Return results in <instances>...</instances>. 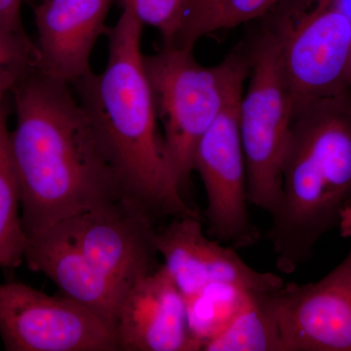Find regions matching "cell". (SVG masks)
<instances>
[{"label": "cell", "instance_id": "9a60e30c", "mask_svg": "<svg viewBox=\"0 0 351 351\" xmlns=\"http://www.w3.org/2000/svg\"><path fill=\"white\" fill-rule=\"evenodd\" d=\"M271 292L247 293L232 317L203 350L282 351Z\"/></svg>", "mask_w": 351, "mask_h": 351}, {"label": "cell", "instance_id": "3957f363", "mask_svg": "<svg viewBox=\"0 0 351 351\" xmlns=\"http://www.w3.org/2000/svg\"><path fill=\"white\" fill-rule=\"evenodd\" d=\"M351 207V90L294 108L282 191L267 239L282 274L297 271Z\"/></svg>", "mask_w": 351, "mask_h": 351}, {"label": "cell", "instance_id": "8fae6325", "mask_svg": "<svg viewBox=\"0 0 351 351\" xmlns=\"http://www.w3.org/2000/svg\"><path fill=\"white\" fill-rule=\"evenodd\" d=\"M154 244L184 300L215 286L262 293L285 284L280 276L252 269L237 249L208 237L201 217L171 219L169 223L156 228Z\"/></svg>", "mask_w": 351, "mask_h": 351}, {"label": "cell", "instance_id": "5b68a950", "mask_svg": "<svg viewBox=\"0 0 351 351\" xmlns=\"http://www.w3.org/2000/svg\"><path fill=\"white\" fill-rule=\"evenodd\" d=\"M260 20L294 108L350 91L351 23L343 14L325 0H284Z\"/></svg>", "mask_w": 351, "mask_h": 351}, {"label": "cell", "instance_id": "d4e9b609", "mask_svg": "<svg viewBox=\"0 0 351 351\" xmlns=\"http://www.w3.org/2000/svg\"><path fill=\"white\" fill-rule=\"evenodd\" d=\"M29 1H32V2H38H38H39V1H41V0H29Z\"/></svg>", "mask_w": 351, "mask_h": 351}, {"label": "cell", "instance_id": "7402d4cb", "mask_svg": "<svg viewBox=\"0 0 351 351\" xmlns=\"http://www.w3.org/2000/svg\"><path fill=\"white\" fill-rule=\"evenodd\" d=\"M23 0H0V25L23 36H27L23 24Z\"/></svg>", "mask_w": 351, "mask_h": 351}, {"label": "cell", "instance_id": "5bb4252c", "mask_svg": "<svg viewBox=\"0 0 351 351\" xmlns=\"http://www.w3.org/2000/svg\"><path fill=\"white\" fill-rule=\"evenodd\" d=\"M24 261L53 281L63 295L86 307L114 331L129 289L105 276L59 226L27 235Z\"/></svg>", "mask_w": 351, "mask_h": 351}, {"label": "cell", "instance_id": "e0dca14e", "mask_svg": "<svg viewBox=\"0 0 351 351\" xmlns=\"http://www.w3.org/2000/svg\"><path fill=\"white\" fill-rule=\"evenodd\" d=\"M247 293L250 292L230 286H215L184 300L189 330L200 343L201 350L226 326Z\"/></svg>", "mask_w": 351, "mask_h": 351}, {"label": "cell", "instance_id": "277c9868", "mask_svg": "<svg viewBox=\"0 0 351 351\" xmlns=\"http://www.w3.org/2000/svg\"><path fill=\"white\" fill-rule=\"evenodd\" d=\"M143 61L171 170L184 193L195 172L200 138L233 97L244 91L248 51L242 43L217 66H204L193 48L163 46Z\"/></svg>", "mask_w": 351, "mask_h": 351}, {"label": "cell", "instance_id": "ac0fdd59", "mask_svg": "<svg viewBox=\"0 0 351 351\" xmlns=\"http://www.w3.org/2000/svg\"><path fill=\"white\" fill-rule=\"evenodd\" d=\"M38 50L29 36L0 25V105L6 94L36 69Z\"/></svg>", "mask_w": 351, "mask_h": 351}, {"label": "cell", "instance_id": "ba28073f", "mask_svg": "<svg viewBox=\"0 0 351 351\" xmlns=\"http://www.w3.org/2000/svg\"><path fill=\"white\" fill-rule=\"evenodd\" d=\"M243 92L233 97L202 136L195 156V171L206 191L207 234L235 249L250 247L260 239L247 208V170L239 132Z\"/></svg>", "mask_w": 351, "mask_h": 351}, {"label": "cell", "instance_id": "8992f818", "mask_svg": "<svg viewBox=\"0 0 351 351\" xmlns=\"http://www.w3.org/2000/svg\"><path fill=\"white\" fill-rule=\"evenodd\" d=\"M244 43L250 60V82L240 100L239 132L248 200L272 215L282 191L283 161L294 103L269 32L260 25Z\"/></svg>", "mask_w": 351, "mask_h": 351}, {"label": "cell", "instance_id": "9c48e42d", "mask_svg": "<svg viewBox=\"0 0 351 351\" xmlns=\"http://www.w3.org/2000/svg\"><path fill=\"white\" fill-rule=\"evenodd\" d=\"M57 226L97 269L127 289L160 265L156 219L130 200L98 205Z\"/></svg>", "mask_w": 351, "mask_h": 351}, {"label": "cell", "instance_id": "603a6c76", "mask_svg": "<svg viewBox=\"0 0 351 351\" xmlns=\"http://www.w3.org/2000/svg\"><path fill=\"white\" fill-rule=\"evenodd\" d=\"M339 228V232L343 239H351V207L348 208L341 213Z\"/></svg>", "mask_w": 351, "mask_h": 351}, {"label": "cell", "instance_id": "cb8c5ba5", "mask_svg": "<svg viewBox=\"0 0 351 351\" xmlns=\"http://www.w3.org/2000/svg\"><path fill=\"white\" fill-rule=\"evenodd\" d=\"M325 1L343 14L351 23V0H325Z\"/></svg>", "mask_w": 351, "mask_h": 351}, {"label": "cell", "instance_id": "4fadbf2b", "mask_svg": "<svg viewBox=\"0 0 351 351\" xmlns=\"http://www.w3.org/2000/svg\"><path fill=\"white\" fill-rule=\"evenodd\" d=\"M113 0H41L34 6L36 69L73 85L91 71L90 58Z\"/></svg>", "mask_w": 351, "mask_h": 351}, {"label": "cell", "instance_id": "2e32d148", "mask_svg": "<svg viewBox=\"0 0 351 351\" xmlns=\"http://www.w3.org/2000/svg\"><path fill=\"white\" fill-rule=\"evenodd\" d=\"M20 209L19 182L3 101L0 105V267L7 270L17 269L24 262L27 235Z\"/></svg>", "mask_w": 351, "mask_h": 351}, {"label": "cell", "instance_id": "30bf717a", "mask_svg": "<svg viewBox=\"0 0 351 351\" xmlns=\"http://www.w3.org/2000/svg\"><path fill=\"white\" fill-rule=\"evenodd\" d=\"M282 351H351V249L317 282L270 293Z\"/></svg>", "mask_w": 351, "mask_h": 351}, {"label": "cell", "instance_id": "ffe728a7", "mask_svg": "<svg viewBox=\"0 0 351 351\" xmlns=\"http://www.w3.org/2000/svg\"><path fill=\"white\" fill-rule=\"evenodd\" d=\"M284 0H226L212 20L208 34L223 29H233L260 20Z\"/></svg>", "mask_w": 351, "mask_h": 351}, {"label": "cell", "instance_id": "7a4b0ae2", "mask_svg": "<svg viewBox=\"0 0 351 351\" xmlns=\"http://www.w3.org/2000/svg\"><path fill=\"white\" fill-rule=\"evenodd\" d=\"M144 25L123 7L107 29L108 61L73 83L112 159L126 197L157 219L201 217L184 200L171 170L144 69Z\"/></svg>", "mask_w": 351, "mask_h": 351}, {"label": "cell", "instance_id": "6da1fadb", "mask_svg": "<svg viewBox=\"0 0 351 351\" xmlns=\"http://www.w3.org/2000/svg\"><path fill=\"white\" fill-rule=\"evenodd\" d=\"M12 93L17 122L11 152L27 237L98 205L129 200L71 85L36 69Z\"/></svg>", "mask_w": 351, "mask_h": 351}, {"label": "cell", "instance_id": "52a82bcc", "mask_svg": "<svg viewBox=\"0 0 351 351\" xmlns=\"http://www.w3.org/2000/svg\"><path fill=\"white\" fill-rule=\"evenodd\" d=\"M0 337L9 351H114L113 329L66 295L0 284Z\"/></svg>", "mask_w": 351, "mask_h": 351}, {"label": "cell", "instance_id": "7c38bea8", "mask_svg": "<svg viewBox=\"0 0 351 351\" xmlns=\"http://www.w3.org/2000/svg\"><path fill=\"white\" fill-rule=\"evenodd\" d=\"M114 334L117 350H201L189 330L184 295L163 265L129 289Z\"/></svg>", "mask_w": 351, "mask_h": 351}, {"label": "cell", "instance_id": "44dd1931", "mask_svg": "<svg viewBox=\"0 0 351 351\" xmlns=\"http://www.w3.org/2000/svg\"><path fill=\"white\" fill-rule=\"evenodd\" d=\"M226 0H189L188 15L177 46L195 47V43L207 36L208 29Z\"/></svg>", "mask_w": 351, "mask_h": 351}, {"label": "cell", "instance_id": "d6986e66", "mask_svg": "<svg viewBox=\"0 0 351 351\" xmlns=\"http://www.w3.org/2000/svg\"><path fill=\"white\" fill-rule=\"evenodd\" d=\"M189 0H123L143 25H151L162 36L163 46H176L188 15Z\"/></svg>", "mask_w": 351, "mask_h": 351}, {"label": "cell", "instance_id": "484cf974", "mask_svg": "<svg viewBox=\"0 0 351 351\" xmlns=\"http://www.w3.org/2000/svg\"><path fill=\"white\" fill-rule=\"evenodd\" d=\"M350 90H351V82H350Z\"/></svg>", "mask_w": 351, "mask_h": 351}]
</instances>
